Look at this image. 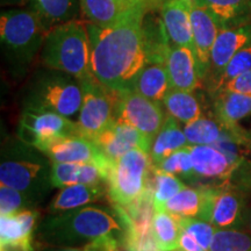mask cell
<instances>
[{
	"mask_svg": "<svg viewBox=\"0 0 251 251\" xmlns=\"http://www.w3.org/2000/svg\"><path fill=\"white\" fill-rule=\"evenodd\" d=\"M156 1H162L163 2V1H165V0H156Z\"/></svg>",
	"mask_w": 251,
	"mask_h": 251,
	"instance_id": "cell-44",
	"label": "cell"
},
{
	"mask_svg": "<svg viewBox=\"0 0 251 251\" xmlns=\"http://www.w3.org/2000/svg\"><path fill=\"white\" fill-rule=\"evenodd\" d=\"M124 235V219L114 205H86L52 213L41 220L35 231L37 242L52 247H85L105 236Z\"/></svg>",
	"mask_w": 251,
	"mask_h": 251,
	"instance_id": "cell-2",
	"label": "cell"
},
{
	"mask_svg": "<svg viewBox=\"0 0 251 251\" xmlns=\"http://www.w3.org/2000/svg\"><path fill=\"white\" fill-rule=\"evenodd\" d=\"M251 45V24L241 27L221 29L212 48L209 69L203 85L211 91L224 69L241 49Z\"/></svg>",
	"mask_w": 251,
	"mask_h": 251,
	"instance_id": "cell-14",
	"label": "cell"
},
{
	"mask_svg": "<svg viewBox=\"0 0 251 251\" xmlns=\"http://www.w3.org/2000/svg\"><path fill=\"white\" fill-rule=\"evenodd\" d=\"M220 91H231V92L249 94V96H251V70L244 72L241 76L230 80Z\"/></svg>",
	"mask_w": 251,
	"mask_h": 251,
	"instance_id": "cell-39",
	"label": "cell"
},
{
	"mask_svg": "<svg viewBox=\"0 0 251 251\" xmlns=\"http://www.w3.org/2000/svg\"><path fill=\"white\" fill-rule=\"evenodd\" d=\"M83 90L78 78L43 68L28 81L23 94V109L51 111L67 118L80 111Z\"/></svg>",
	"mask_w": 251,
	"mask_h": 251,
	"instance_id": "cell-6",
	"label": "cell"
},
{
	"mask_svg": "<svg viewBox=\"0 0 251 251\" xmlns=\"http://www.w3.org/2000/svg\"><path fill=\"white\" fill-rule=\"evenodd\" d=\"M251 70V45L246 47V48L241 49L233 58L229 61L227 67L224 69L218 79L214 83V85L209 91V94L213 96L218 91L224 87L226 84L229 83L230 80L241 76L244 72Z\"/></svg>",
	"mask_w": 251,
	"mask_h": 251,
	"instance_id": "cell-35",
	"label": "cell"
},
{
	"mask_svg": "<svg viewBox=\"0 0 251 251\" xmlns=\"http://www.w3.org/2000/svg\"><path fill=\"white\" fill-rule=\"evenodd\" d=\"M31 0H0L2 7H24L30 4Z\"/></svg>",
	"mask_w": 251,
	"mask_h": 251,
	"instance_id": "cell-42",
	"label": "cell"
},
{
	"mask_svg": "<svg viewBox=\"0 0 251 251\" xmlns=\"http://www.w3.org/2000/svg\"><path fill=\"white\" fill-rule=\"evenodd\" d=\"M247 192L227 183L207 186L205 207L199 219L211 222L218 229L247 228Z\"/></svg>",
	"mask_w": 251,
	"mask_h": 251,
	"instance_id": "cell-8",
	"label": "cell"
},
{
	"mask_svg": "<svg viewBox=\"0 0 251 251\" xmlns=\"http://www.w3.org/2000/svg\"><path fill=\"white\" fill-rule=\"evenodd\" d=\"M28 7L39 15L47 31L75 20L81 12L80 0H31Z\"/></svg>",
	"mask_w": 251,
	"mask_h": 251,
	"instance_id": "cell-25",
	"label": "cell"
},
{
	"mask_svg": "<svg viewBox=\"0 0 251 251\" xmlns=\"http://www.w3.org/2000/svg\"><path fill=\"white\" fill-rule=\"evenodd\" d=\"M106 184H76L62 187L48 206L49 213H59L79 208L102 199L106 194Z\"/></svg>",
	"mask_w": 251,
	"mask_h": 251,
	"instance_id": "cell-22",
	"label": "cell"
},
{
	"mask_svg": "<svg viewBox=\"0 0 251 251\" xmlns=\"http://www.w3.org/2000/svg\"><path fill=\"white\" fill-rule=\"evenodd\" d=\"M214 118L225 127L238 125L251 115V96L249 94L219 91L212 96Z\"/></svg>",
	"mask_w": 251,
	"mask_h": 251,
	"instance_id": "cell-23",
	"label": "cell"
},
{
	"mask_svg": "<svg viewBox=\"0 0 251 251\" xmlns=\"http://www.w3.org/2000/svg\"><path fill=\"white\" fill-rule=\"evenodd\" d=\"M230 184L235 185L241 190L250 192L251 191V162L243 159L234 172L230 179Z\"/></svg>",
	"mask_w": 251,
	"mask_h": 251,
	"instance_id": "cell-38",
	"label": "cell"
},
{
	"mask_svg": "<svg viewBox=\"0 0 251 251\" xmlns=\"http://www.w3.org/2000/svg\"><path fill=\"white\" fill-rule=\"evenodd\" d=\"M171 89L192 91L201 85L198 75L197 59L193 49L184 46H170L165 59Z\"/></svg>",
	"mask_w": 251,
	"mask_h": 251,
	"instance_id": "cell-19",
	"label": "cell"
},
{
	"mask_svg": "<svg viewBox=\"0 0 251 251\" xmlns=\"http://www.w3.org/2000/svg\"><path fill=\"white\" fill-rule=\"evenodd\" d=\"M158 170L168 172V174L175 175L187 183L196 185L200 187V179L193 169L192 159H191L190 146L184 147L177 151L172 152L171 155L165 157L157 164H152Z\"/></svg>",
	"mask_w": 251,
	"mask_h": 251,
	"instance_id": "cell-31",
	"label": "cell"
},
{
	"mask_svg": "<svg viewBox=\"0 0 251 251\" xmlns=\"http://www.w3.org/2000/svg\"><path fill=\"white\" fill-rule=\"evenodd\" d=\"M93 141L112 162L133 149H142L150 153L152 146V141L139 130L115 120L97 135Z\"/></svg>",
	"mask_w": 251,
	"mask_h": 251,
	"instance_id": "cell-16",
	"label": "cell"
},
{
	"mask_svg": "<svg viewBox=\"0 0 251 251\" xmlns=\"http://www.w3.org/2000/svg\"><path fill=\"white\" fill-rule=\"evenodd\" d=\"M152 163V162H151ZM151 175L152 179L149 181L148 186L150 187L152 193L153 205L156 209H162V207L165 205L171 198H174L178 192H180L183 188L186 187V185L183 180H180L177 176L168 174V172L161 171L155 168L151 164Z\"/></svg>",
	"mask_w": 251,
	"mask_h": 251,
	"instance_id": "cell-30",
	"label": "cell"
},
{
	"mask_svg": "<svg viewBox=\"0 0 251 251\" xmlns=\"http://www.w3.org/2000/svg\"><path fill=\"white\" fill-rule=\"evenodd\" d=\"M37 205L29 196L17 188L0 185V215L14 214L24 209L35 208Z\"/></svg>",
	"mask_w": 251,
	"mask_h": 251,
	"instance_id": "cell-36",
	"label": "cell"
},
{
	"mask_svg": "<svg viewBox=\"0 0 251 251\" xmlns=\"http://www.w3.org/2000/svg\"><path fill=\"white\" fill-rule=\"evenodd\" d=\"M37 149L46 153L51 162L96 164L107 175L113 164L111 159L94 143V141L81 134L61 137L42 144Z\"/></svg>",
	"mask_w": 251,
	"mask_h": 251,
	"instance_id": "cell-12",
	"label": "cell"
},
{
	"mask_svg": "<svg viewBox=\"0 0 251 251\" xmlns=\"http://www.w3.org/2000/svg\"><path fill=\"white\" fill-rule=\"evenodd\" d=\"M40 58L46 68L65 72L79 80L92 74L86 21L75 19L50 29Z\"/></svg>",
	"mask_w": 251,
	"mask_h": 251,
	"instance_id": "cell-5",
	"label": "cell"
},
{
	"mask_svg": "<svg viewBox=\"0 0 251 251\" xmlns=\"http://www.w3.org/2000/svg\"><path fill=\"white\" fill-rule=\"evenodd\" d=\"M207 197V186H186L171 198L162 209L179 218H200Z\"/></svg>",
	"mask_w": 251,
	"mask_h": 251,
	"instance_id": "cell-28",
	"label": "cell"
},
{
	"mask_svg": "<svg viewBox=\"0 0 251 251\" xmlns=\"http://www.w3.org/2000/svg\"><path fill=\"white\" fill-rule=\"evenodd\" d=\"M184 133L190 146L215 144L221 140L225 127L216 119L202 117L184 126Z\"/></svg>",
	"mask_w": 251,
	"mask_h": 251,
	"instance_id": "cell-32",
	"label": "cell"
},
{
	"mask_svg": "<svg viewBox=\"0 0 251 251\" xmlns=\"http://www.w3.org/2000/svg\"><path fill=\"white\" fill-rule=\"evenodd\" d=\"M193 169L200 179L211 181V186H220L230 183L234 172L244 158H231L221 149L212 144L190 146ZM202 186V184H201Z\"/></svg>",
	"mask_w": 251,
	"mask_h": 251,
	"instance_id": "cell-13",
	"label": "cell"
},
{
	"mask_svg": "<svg viewBox=\"0 0 251 251\" xmlns=\"http://www.w3.org/2000/svg\"><path fill=\"white\" fill-rule=\"evenodd\" d=\"M205 8L221 29L251 24V0H193Z\"/></svg>",
	"mask_w": 251,
	"mask_h": 251,
	"instance_id": "cell-21",
	"label": "cell"
},
{
	"mask_svg": "<svg viewBox=\"0 0 251 251\" xmlns=\"http://www.w3.org/2000/svg\"><path fill=\"white\" fill-rule=\"evenodd\" d=\"M151 234L161 251L178 249L180 226L177 216L166 211H157L152 218Z\"/></svg>",
	"mask_w": 251,
	"mask_h": 251,
	"instance_id": "cell-29",
	"label": "cell"
},
{
	"mask_svg": "<svg viewBox=\"0 0 251 251\" xmlns=\"http://www.w3.org/2000/svg\"><path fill=\"white\" fill-rule=\"evenodd\" d=\"M129 0H80L81 13L86 21L105 25L119 17Z\"/></svg>",
	"mask_w": 251,
	"mask_h": 251,
	"instance_id": "cell-33",
	"label": "cell"
},
{
	"mask_svg": "<svg viewBox=\"0 0 251 251\" xmlns=\"http://www.w3.org/2000/svg\"><path fill=\"white\" fill-rule=\"evenodd\" d=\"M40 213L35 208L24 209L14 214L0 215L1 249L34 251V238Z\"/></svg>",
	"mask_w": 251,
	"mask_h": 251,
	"instance_id": "cell-15",
	"label": "cell"
},
{
	"mask_svg": "<svg viewBox=\"0 0 251 251\" xmlns=\"http://www.w3.org/2000/svg\"><path fill=\"white\" fill-rule=\"evenodd\" d=\"M150 153L133 149L113 162L107 179V193L113 205L128 208L148 190L151 170Z\"/></svg>",
	"mask_w": 251,
	"mask_h": 251,
	"instance_id": "cell-7",
	"label": "cell"
},
{
	"mask_svg": "<svg viewBox=\"0 0 251 251\" xmlns=\"http://www.w3.org/2000/svg\"><path fill=\"white\" fill-rule=\"evenodd\" d=\"M162 102L169 115L185 125L202 117L201 102L192 91L170 89Z\"/></svg>",
	"mask_w": 251,
	"mask_h": 251,
	"instance_id": "cell-27",
	"label": "cell"
},
{
	"mask_svg": "<svg viewBox=\"0 0 251 251\" xmlns=\"http://www.w3.org/2000/svg\"><path fill=\"white\" fill-rule=\"evenodd\" d=\"M209 251H251V233L238 229H216Z\"/></svg>",
	"mask_w": 251,
	"mask_h": 251,
	"instance_id": "cell-34",
	"label": "cell"
},
{
	"mask_svg": "<svg viewBox=\"0 0 251 251\" xmlns=\"http://www.w3.org/2000/svg\"><path fill=\"white\" fill-rule=\"evenodd\" d=\"M186 146L190 144L187 142L184 130L178 125V120L171 115H168L161 130L157 133L152 141L151 150H150V158L152 164H157L172 152Z\"/></svg>",
	"mask_w": 251,
	"mask_h": 251,
	"instance_id": "cell-26",
	"label": "cell"
},
{
	"mask_svg": "<svg viewBox=\"0 0 251 251\" xmlns=\"http://www.w3.org/2000/svg\"><path fill=\"white\" fill-rule=\"evenodd\" d=\"M172 251H179V250H178V249H177V250H172Z\"/></svg>",
	"mask_w": 251,
	"mask_h": 251,
	"instance_id": "cell-45",
	"label": "cell"
},
{
	"mask_svg": "<svg viewBox=\"0 0 251 251\" xmlns=\"http://www.w3.org/2000/svg\"><path fill=\"white\" fill-rule=\"evenodd\" d=\"M40 251H97L90 247H52L45 246Z\"/></svg>",
	"mask_w": 251,
	"mask_h": 251,
	"instance_id": "cell-41",
	"label": "cell"
},
{
	"mask_svg": "<svg viewBox=\"0 0 251 251\" xmlns=\"http://www.w3.org/2000/svg\"><path fill=\"white\" fill-rule=\"evenodd\" d=\"M179 222L180 229L186 231L197 240V242L206 251H209L212 246L213 238H214L216 229L211 222L198 218H179L177 216Z\"/></svg>",
	"mask_w": 251,
	"mask_h": 251,
	"instance_id": "cell-37",
	"label": "cell"
},
{
	"mask_svg": "<svg viewBox=\"0 0 251 251\" xmlns=\"http://www.w3.org/2000/svg\"><path fill=\"white\" fill-rule=\"evenodd\" d=\"M191 20H192L193 47L198 75L201 83H203L209 69L212 48L221 28L215 19L201 6L194 4L193 0L192 8H191Z\"/></svg>",
	"mask_w": 251,
	"mask_h": 251,
	"instance_id": "cell-17",
	"label": "cell"
},
{
	"mask_svg": "<svg viewBox=\"0 0 251 251\" xmlns=\"http://www.w3.org/2000/svg\"><path fill=\"white\" fill-rule=\"evenodd\" d=\"M247 228L249 229L251 233V208L248 209V216H247Z\"/></svg>",
	"mask_w": 251,
	"mask_h": 251,
	"instance_id": "cell-43",
	"label": "cell"
},
{
	"mask_svg": "<svg viewBox=\"0 0 251 251\" xmlns=\"http://www.w3.org/2000/svg\"><path fill=\"white\" fill-rule=\"evenodd\" d=\"M147 0H129L112 23L86 21L91 46V70L112 92L130 90L148 63L143 23Z\"/></svg>",
	"mask_w": 251,
	"mask_h": 251,
	"instance_id": "cell-1",
	"label": "cell"
},
{
	"mask_svg": "<svg viewBox=\"0 0 251 251\" xmlns=\"http://www.w3.org/2000/svg\"><path fill=\"white\" fill-rule=\"evenodd\" d=\"M46 30L42 21L29 7L2 11L0 14V43L9 74L23 78L40 54Z\"/></svg>",
	"mask_w": 251,
	"mask_h": 251,
	"instance_id": "cell-4",
	"label": "cell"
},
{
	"mask_svg": "<svg viewBox=\"0 0 251 251\" xmlns=\"http://www.w3.org/2000/svg\"><path fill=\"white\" fill-rule=\"evenodd\" d=\"M165 63L150 62L144 65L131 83L130 90L141 96L161 102L170 90Z\"/></svg>",
	"mask_w": 251,
	"mask_h": 251,
	"instance_id": "cell-24",
	"label": "cell"
},
{
	"mask_svg": "<svg viewBox=\"0 0 251 251\" xmlns=\"http://www.w3.org/2000/svg\"><path fill=\"white\" fill-rule=\"evenodd\" d=\"M192 0H165L162 2V23L172 46L193 49V31L191 20Z\"/></svg>",
	"mask_w": 251,
	"mask_h": 251,
	"instance_id": "cell-18",
	"label": "cell"
},
{
	"mask_svg": "<svg viewBox=\"0 0 251 251\" xmlns=\"http://www.w3.org/2000/svg\"><path fill=\"white\" fill-rule=\"evenodd\" d=\"M51 164L36 147L20 139L7 141L1 149L0 183L26 193L40 205L54 188Z\"/></svg>",
	"mask_w": 251,
	"mask_h": 251,
	"instance_id": "cell-3",
	"label": "cell"
},
{
	"mask_svg": "<svg viewBox=\"0 0 251 251\" xmlns=\"http://www.w3.org/2000/svg\"><path fill=\"white\" fill-rule=\"evenodd\" d=\"M178 250L179 251H206L197 242V240L186 231L180 229L179 242H178Z\"/></svg>",
	"mask_w": 251,
	"mask_h": 251,
	"instance_id": "cell-40",
	"label": "cell"
},
{
	"mask_svg": "<svg viewBox=\"0 0 251 251\" xmlns=\"http://www.w3.org/2000/svg\"><path fill=\"white\" fill-rule=\"evenodd\" d=\"M114 93V120L130 126L153 141L165 121L158 101L146 98L131 90Z\"/></svg>",
	"mask_w": 251,
	"mask_h": 251,
	"instance_id": "cell-10",
	"label": "cell"
},
{
	"mask_svg": "<svg viewBox=\"0 0 251 251\" xmlns=\"http://www.w3.org/2000/svg\"><path fill=\"white\" fill-rule=\"evenodd\" d=\"M79 81L83 100L77 124L80 134L93 141L114 120V93L106 89L93 74Z\"/></svg>",
	"mask_w": 251,
	"mask_h": 251,
	"instance_id": "cell-9",
	"label": "cell"
},
{
	"mask_svg": "<svg viewBox=\"0 0 251 251\" xmlns=\"http://www.w3.org/2000/svg\"><path fill=\"white\" fill-rule=\"evenodd\" d=\"M108 175L96 164L89 163H59L51 164V183L54 188L76 184L107 185Z\"/></svg>",
	"mask_w": 251,
	"mask_h": 251,
	"instance_id": "cell-20",
	"label": "cell"
},
{
	"mask_svg": "<svg viewBox=\"0 0 251 251\" xmlns=\"http://www.w3.org/2000/svg\"><path fill=\"white\" fill-rule=\"evenodd\" d=\"M77 134H80L78 124L64 115L42 109H23L17 136L39 148L54 140Z\"/></svg>",
	"mask_w": 251,
	"mask_h": 251,
	"instance_id": "cell-11",
	"label": "cell"
}]
</instances>
